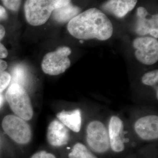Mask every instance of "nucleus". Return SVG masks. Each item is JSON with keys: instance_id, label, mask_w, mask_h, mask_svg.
<instances>
[{"instance_id": "6", "label": "nucleus", "mask_w": 158, "mask_h": 158, "mask_svg": "<svg viewBox=\"0 0 158 158\" xmlns=\"http://www.w3.org/2000/svg\"><path fill=\"white\" fill-rule=\"evenodd\" d=\"M2 127L6 134L17 143L25 145L31 141L32 129L27 121L14 115H8L2 121Z\"/></svg>"}, {"instance_id": "2", "label": "nucleus", "mask_w": 158, "mask_h": 158, "mask_svg": "<svg viewBox=\"0 0 158 158\" xmlns=\"http://www.w3.org/2000/svg\"><path fill=\"white\" fill-rule=\"evenodd\" d=\"M70 2L71 0H27L24 5L26 19L32 26L44 25L55 10Z\"/></svg>"}, {"instance_id": "13", "label": "nucleus", "mask_w": 158, "mask_h": 158, "mask_svg": "<svg viewBox=\"0 0 158 158\" xmlns=\"http://www.w3.org/2000/svg\"><path fill=\"white\" fill-rule=\"evenodd\" d=\"M137 0H108L102 9L118 18H123L135 6Z\"/></svg>"}, {"instance_id": "10", "label": "nucleus", "mask_w": 158, "mask_h": 158, "mask_svg": "<svg viewBox=\"0 0 158 158\" xmlns=\"http://www.w3.org/2000/svg\"><path fill=\"white\" fill-rule=\"evenodd\" d=\"M46 139L52 147H63L70 139V131L57 119H54L48 127Z\"/></svg>"}, {"instance_id": "5", "label": "nucleus", "mask_w": 158, "mask_h": 158, "mask_svg": "<svg viewBox=\"0 0 158 158\" xmlns=\"http://www.w3.org/2000/svg\"><path fill=\"white\" fill-rule=\"evenodd\" d=\"M85 140L91 150L97 153H104L110 148L107 127L100 120L89 123L85 128Z\"/></svg>"}, {"instance_id": "14", "label": "nucleus", "mask_w": 158, "mask_h": 158, "mask_svg": "<svg viewBox=\"0 0 158 158\" xmlns=\"http://www.w3.org/2000/svg\"><path fill=\"white\" fill-rule=\"evenodd\" d=\"M80 8L74 6L71 2L66 6L55 10L52 12L53 19L58 23H65L69 22L73 18L80 13Z\"/></svg>"}, {"instance_id": "9", "label": "nucleus", "mask_w": 158, "mask_h": 158, "mask_svg": "<svg viewBox=\"0 0 158 158\" xmlns=\"http://www.w3.org/2000/svg\"><path fill=\"white\" fill-rule=\"evenodd\" d=\"M136 135L143 141H152L158 138V116L147 115L138 119L134 124Z\"/></svg>"}, {"instance_id": "22", "label": "nucleus", "mask_w": 158, "mask_h": 158, "mask_svg": "<svg viewBox=\"0 0 158 158\" xmlns=\"http://www.w3.org/2000/svg\"><path fill=\"white\" fill-rule=\"evenodd\" d=\"M8 18V14L5 8L0 6V21L6 20Z\"/></svg>"}, {"instance_id": "11", "label": "nucleus", "mask_w": 158, "mask_h": 158, "mask_svg": "<svg viewBox=\"0 0 158 158\" xmlns=\"http://www.w3.org/2000/svg\"><path fill=\"white\" fill-rule=\"evenodd\" d=\"M149 13L144 7L140 6L137 9V25L136 33L139 35H145L149 34L154 37L158 38V15H153L148 18Z\"/></svg>"}, {"instance_id": "12", "label": "nucleus", "mask_w": 158, "mask_h": 158, "mask_svg": "<svg viewBox=\"0 0 158 158\" xmlns=\"http://www.w3.org/2000/svg\"><path fill=\"white\" fill-rule=\"evenodd\" d=\"M56 118L70 131L78 133L82 126V112L79 108L62 110L56 114Z\"/></svg>"}, {"instance_id": "15", "label": "nucleus", "mask_w": 158, "mask_h": 158, "mask_svg": "<svg viewBox=\"0 0 158 158\" xmlns=\"http://www.w3.org/2000/svg\"><path fill=\"white\" fill-rule=\"evenodd\" d=\"M69 158H97L89 148L81 142H77L73 145L68 155Z\"/></svg>"}, {"instance_id": "25", "label": "nucleus", "mask_w": 158, "mask_h": 158, "mask_svg": "<svg viewBox=\"0 0 158 158\" xmlns=\"http://www.w3.org/2000/svg\"><path fill=\"white\" fill-rule=\"evenodd\" d=\"M2 97L0 94V105L2 104Z\"/></svg>"}, {"instance_id": "24", "label": "nucleus", "mask_w": 158, "mask_h": 158, "mask_svg": "<svg viewBox=\"0 0 158 158\" xmlns=\"http://www.w3.org/2000/svg\"><path fill=\"white\" fill-rule=\"evenodd\" d=\"M6 35V29L5 28L0 24V42L4 38Z\"/></svg>"}, {"instance_id": "21", "label": "nucleus", "mask_w": 158, "mask_h": 158, "mask_svg": "<svg viewBox=\"0 0 158 158\" xmlns=\"http://www.w3.org/2000/svg\"><path fill=\"white\" fill-rule=\"evenodd\" d=\"M8 55V52L5 46L0 42V59L6 58Z\"/></svg>"}, {"instance_id": "18", "label": "nucleus", "mask_w": 158, "mask_h": 158, "mask_svg": "<svg viewBox=\"0 0 158 158\" xmlns=\"http://www.w3.org/2000/svg\"><path fill=\"white\" fill-rule=\"evenodd\" d=\"M11 81V76L6 71H0V93L10 85Z\"/></svg>"}, {"instance_id": "19", "label": "nucleus", "mask_w": 158, "mask_h": 158, "mask_svg": "<svg viewBox=\"0 0 158 158\" xmlns=\"http://www.w3.org/2000/svg\"><path fill=\"white\" fill-rule=\"evenodd\" d=\"M4 6L12 11H17L19 10L21 0H1Z\"/></svg>"}, {"instance_id": "20", "label": "nucleus", "mask_w": 158, "mask_h": 158, "mask_svg": "<svg viewBox=\"0 0 158 158\" xmlns=\"http://www.w3.org/2000/svg\"><path fill=\"white\" fill-rule=\"evenodd\" d=\"M31 158H56V156L51 153L47 152L45 151H42L38 152L35 153Z\"/></svg>"}, {"instance_id": "16", "label": "nucleus", "mask_w": 158, "mask_h": 158, "mask_svg": "<svg viewBox=\"0 0 158 158\" xmlns=\"http://www.w3.org/2000/svg\"><path fill=\"white\" fill-rule=\"evenodd\" d=\"M12 79L14 82L12 83H17L23 85L25 83V80L26 79V73L23 67L20 65L16 66L14 68L12 71Z\"/></svg>"}, {"instance_id": "17", "label": "nucleus", "mask_w": 158, "mask_h": 158, "mask_svg": "<svg viewBox=\"0 0 158 158\" xmlns=\"http://www.w3.org/2000/svg\"><path fill=\"white\" fill-rule=\"evenodd\" d=\"M141 82L142 84L148 86H153L158 85V69L144 74L141 77Z\"/></svg>"}, {"instance_id": "7", "label": "nucleus", "mask_w": 158, "mask_h": 158, "mask_svg": "<svg viewBox=\"0 0 158 158\" xmlns=\"http://www.w3.org/2000/svg\"><path fill=\"white\" fill-rule=\"evenodd\" d=\"M136 59L143 64L152 65L158 62V41L151 37H139L134 40Z\"/></svg>"}, {"instance_id": "1", "label": "nucleus", "mask_w": 158, "mask_h": 158, "mask_svg": "<svg viewBox=\"0 0 158 158\" xmlns=\"http://www.w3.org/2000/svg\"><path fill=\"white\" fill-rule=\"evenodd\" d=\"M68 31L76 39H97L106 40L113 34V26L104 13L97 8H90L70 20L68 24Z\"/></svg>"}, {"instance_id": "23", "label": "nucleus", "mask_w": 158, "mask_h": 158, "mask_svg": "<svg viewBox=\"0 0 158 158\" xmlns=\"http://www.w3.org/2000/svg\"><path fill=\"white\" fill-rule=\"evenodd\" d=\"M8 68V64L6 61L0 59V71H6Z\"/></svg>"}, {"instance_id": "3", "label": "nucleus", "mask_w": 158, "mask_h": 158, "mask_svg": "<svg viewBox=\"0 0 158 158\" xmlns=\"http://www.w3.org/2000/svg\"><path fill=\"white\" fill-rule=\"evenodd\" d=\"M6 98L12 112L25 121L33 118L34 110L27 91L21 85L12 83L6 94Z\"/></svg>"}, {"instance_id": "8", "label": "nucleus", "mask_w": 158, "mask_h": 158, "mask_svg": "<svg viewBox=\"0 0 158 158\" xmlns=\"http://www.w3.org/2000/svg\"><path fill=\"white\" fill-rule=\"evenodd\" d=\"M108 134L110 148L113 152L119 153L125 149L124 124L117 115H113L108 121Z\"/></svg>"}, {"instance_id": "4", "label": "nucleus", "mask_w": 158, "mask_h": 158, "mask_svg": "<svg viewBox=\"0 0 158 158\" xmlns=\"http://www.w3.org/2000/svg\"><path fill=\"white\" fill-rule=\"evenodd\" d=\"M71 49L68 46H61L56 51L46 53L41 63L42 71L50 76H57L65 72L71 65L69 55Z\"/></svg>"}]
</instances>
